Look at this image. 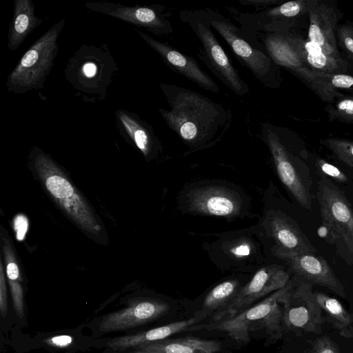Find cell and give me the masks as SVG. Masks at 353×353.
<instances>
[{
	"label": "cell",
	"instance_id": "obj_33",
	"mask_svg": "<svg viewBox=\"0 0 353 353\" xmlns=\"http://www.w3.org/2000/svg\"><path fill=\"white\" fill-rule=\"evenodd\" d=\"M316 164L319 168L326 175L339 182H345L347 181L345 174L337 167L323 160L318 159Z\"/></svg>",
	"mask_w": 353,
	"mask_h": 353
},
{
	"label": "cell",
	"instance_id": "obj_5",
	"mask_svg": "<svg viewBox=\"0 0 353 353\" xmlns=\"http://www.w3.org/2000/svg\"><path fill=\"white\" fill-rule=\"evenodd\" d=\"M65 23L62 19L54 24L23 54L6 79L8 91L23 94L43 88L57 55V40Z\"/></svg>",
	"mask_w": 353,
	"mask_h": 353
},
{
	"label": "cell",
	"instance_id": "obj_31",
	"mask_svg": "<svg viewBox=\"0 0 353 353\" xmlns=\"http://www.w3.org/2000/svg\"><path fill=\"white\" fill-rule=\"evenodd\" d=\"M336 34L340 46L353 59V26H341L336 28Z\"/></svg>",
	"mask_w": 353,
	"mask_h": 353
},
{
	"label": "cell",
	"instance_id": "obj_23",
	"mask_svg": "<svg viewBox=\"0 0 353 353\" xmlns=\"http://www.w3.org/2000/svg\"><path fill=\"white\" fill-rule=\"evenodd\" d=\"M43 20L35 14V6L30 0H14L12 19L9 26L8 48L17 50L26 37Z\"/></svg>",
	"mask_w": 353,
	"mask_h": 353
},
{
	"label": "cell",
	"instance_id": "obj_10",
	"mask_svg": "<svg viewBox=\"0 0 353 353\" xmlns=\"http://www.w3.org/2000/svg\"><path fill=\"white\" fill-rule=\"evenodd\" d=\"M88 10L116 18L128 23L145 29L159 37L168 36L174 32L168 17L170 12L160 4L150 6H125L106 1H87Z\"/></svg>",
	"mask_w": 353,
	"mask_h": 353
},
{
	"label": "cell",
	"instance_id": "obj_4",
	"mask_svg": "<svg viewBox=\"0 0 353 353\" xmlns=\"http://www.w3.org/2000/svg\"><path fill=\"white\" fill-rule=\"evenodd\" d=\"M117 70V62L106 44H83L69 58L64 75L79 97L93 103L105 99Z\"/></svg>",
	"mask_w": 353,
	"mask_h": 353
},
{
	"label": "cell",
	"instance_id": "obj_20",
	"mask_svg": "<svg viewBox=\"0 0 353 353\" xmlns=\"http://www.w3.org/2000/svg\"><path fill=\"white\" fill-rule=\"evenodd\" d=\"M115 119L120 133L129 138L145 158L160 150V141L153 127L138 114L119 108L115 111Z\"/></svg>",
	"mask_w": 353,
	"mask_h": 353
},
{
	"label": "cell",
	"instance_id": "obj_2",
	"mask_svg": "<svg viewBox=\"0 0 353 353\" xmlns=\"http://www.w3.org/2000/svg\"><path fill=\"white\" fill-rule=\"evenodd\" d=\"M294 283L290 280L284 288L232 317L203 325L196 324L187 331L201 329L218 330L227 333L239 343H247L251 332L263 330L272 339H279L287 332L284 322L285 311Z\"/></svg>",
	"mask_w": 353,
	"mask_h": 353
},
{
	"label": "cell",
	"instance_id": "obj_7",
	"mask_svg": "<svg viewBox=\"0 0 353 353\" xmlns=\"http://www.w3.org/2000/svg\"><path fill=\"white\" fill-rule=\"evenodd\" d=\"M241 30L257 49L263 51L279 66L295 73L308 83L309 86L326 101H333L340 97L339 92L325 85L319 79L318 72L308 68L297 53L279 31L263 26L241 23Z\"/></svg>",
	"mask_w": 353,
	"mask_h": 353
},
{
	"label": "cell",
	"instance_id": "obj_15",
	"mask_svg": "<svg viewBox=\"0 0 353 353\" xmlns=\"http://www.w3.org/2000/svg\"><path fill=\"white\" fill-rule=\"evenodd\" d=\"M274 253L289 263L292 270L301 279L299 281L312 286L317 285L325 287L339 296L345 297L343 286L322 256L310 253Z\"/></svg>",
	"mask_w": 353,
	"mask_h": 353
},
{
	"label": "cell",
	"instance_id": "obj_38",
	"mask_svg": "<svg viewBox=\"0 0 353 353\" xmlns=\"http://www.w3.org/2000/svg\"><path fill=\"white\" fill-rule=\"evenodd\" d=\"M73 339L69 335H59L48 338L45 343L56 347L63 348L68 347L72 343Z\"/></svg>",
	"mask_w": 353,
	"mask_h": 353
},
{
	"label": "cell",
	"instance_id": "obj_26",
	"mask_svg": "<svg viewBox=\"0 0 353 353\" xmlns=\"http://www.w3.org/2000/svg\"><path fill=\"white\" fill-rule=\"evenodd\" d=\"M239 290L236 280H228L218 284L205 296L201 310L196 312L194 316L201 321L212 316L228 305Z\"/></svg>",
	"mask_w": 353,
	"mask_h": 353
},
{
	"label": "cell",
	"instance_id": "obj_34",
	"mask_svg": "<svg viewBox=\"0 0 353 353\" xmlns=\"http://www.w3.org/2000/svg\"><path fill=\"white\" fill-rule=\"evenodd\" d=\"M229 253L236 258L248 256L252 251V246L249 241L245 240L239 241L230 247Z\"/></svg>",
	"mask_w": 353,
	"mask_h": 353
},
{
	"label": "cell",
	"instance_id": "obj_16",
	"mask_svg": "<svg viewBox=\"0 0 353 353\" xmlns=\"http://www.w3.org/2000/svg\"><path fill=\"white\" fill-rule=\"evenodd\" d=\"M170 309L169 304L161 300H139L124 309L105 316L99 328L102 332H110L137 327L163 316Z\"/></svg>",
	"mask_w": 353,
	"mask_h": 353
},
{
	"label": "cell",
	"instance_id": "obj_29",
	"mask_svg": "<svg viewBox=\"0 0 353 353\" xmlns=\"http://www.w3.org/2000/svg\"><path fill=\"white\" fill-rule=\"evenodd\" d=\"M312 339L309 341V347L306 353H342L341 348L336 341L328 335L311 333Z\"/></svg>",
	"mask_w": 353,
	"mask_h": 353
},
{
	"label": "cell",
	"instance_id": "obj_32",
	"mask_svg": "<svg viewBox=\"0 0 353 353\" xmlns=\"http://www.w3.org/2000/svg\"><path fill=\"white\" fill-rule=\"evenodd\" d=\"M332 115L347 121H353V97L339 100L332 109Z\"/></svg>",
	"mask_w": 353,
	"mask_h": 353
},
{
	"label": "cell",
	"instance_id": "obj_36",
	"mask_svg": "<svg viewBox=\"0 0 353 353\" xmlns=\"http://www.w3.org/2000/svg\"><path fill=\"white\" fill-rule=\"evenodd\" d=\"M0 305L1 312L3 316H5L7 312V295L6 286L3 264L0 259Z\"/></svg>",
	"mask_w": 353,
	"mask_h": 353
},
{
	"label": "cell",
	"instance_id": "obj_6",
	"mask_svg": "<svg viewBox=\"0 0 353 353\" xmlns=\"http://www.w3.org/2000/svg\"><path fill=\"white\" fill-rule=\"evenodd\" d=\"M179 17L198 38L200 46L197 56L214 75L236 95L248 94V85L241 78L216 38L205 10H181Z\"/></svg>",
	"mask_w": 353,
	"mask_h": 353
},
{
	"label": "cell",
	"instance_id": "obj_3",
	"mask_svg": "<svg viewBox=\"0 0 353 353\" xmlns=\"http://www.w3.org/2000/svg\"><path fill=\"white\" fill-rule=\"evenodd\" d=\"M34 169L51 198L82 230L99 237L103 225L91 205L76 188L66 174L41 150H32Z\"/></svg>",
	"mask_w": 353,
	"mask_h": 353
},
{
	"label": "cell",
	"instance_id": "obj_27",
	"mask_svg": "<svg viewBox=\"0 0 353 353\" xmlns=\"http://www.w3.org/2000/svg\"><path fill=\"white\" fill-rule=\"evenodd\" d=\"M314 294L326 323L340 332H345L351 325L352 314L335 298L316 291Z\"/></svg>",
	"mask_w": 353,
	"mask_h": 353
},
{
	"label": "cell",
	"instance_id": "obj_12",
	"mask_svg": "<svg viewBox=\"0 0 353 353\" xmlns=\"http://www.w3.org/2000/svg\"><path fill=\"white\" fill-rule=\"evenodd\" d=\"M284 322L287 331L296 335L319 334L326 323L318 304L312 285L297 281L294 283L285 311Z\"/></svg>",
	"mask_w": 353,
	"mask_h": 353
},
{
	"label": "cell",
	"instance_id": "obj_17",
	"mask_svg": "<svg viewBox=\"0 0 353 353\" xmlns=\"http://www.w3.org/2000/svg\"><path fill=\"white\" fill-rule=\"evenodd\" d=\"M253 26V25H252ZM269 28L281 32L294 49L302 62L310 70L319 73L347 74L350 65L328 55L318 44L305 39L292 28H286L272 26H258Z\"/></svg>",
	"mask_w": 353,
	"mask_h": 353
},
{
	"label": "cell",
	"instance_id": "obj_1",
	"mask_svg": "<svg viewBox=\"0 0 353 353\" xmlns=\"http://www.w3.org/2000/svg\"><path fill=\"white\" fill-rule=\"evenodd\" d=\"M170 105L159 112L168 128L190 148L200 149L219 142L232 122L230 110L192 90L171 83H159Z\"/></svg>",
	"mask_w": 353,
	"mask_h": 353
},
{
	"label": "cell",
	"instance_id": "obj_39",
	"mask_svg": "<svg viewBox=\"0 0 353 353\" xmlns=\"http://www.w3.org/2000/svg\"><path fill=\"white\" fill-rule=\"evenodd\" d=\"M130 353H157V352H147V351H143V350H139V351H135V352H130Z\"/></svg>",
	"mask_w": 353,
	"mask_h": 353
},
{
	"label": "cell",
	"instance_id": "obj_19",
	"mask_svg": "<svg viewBox=\"0 0 353 353\" xmlns=\"http://www.w3.org/2000/svg\"><path fill=\"white\" fill-rule=\"evenodd\" d=\"M308 14L307 39L321 46L330 57L343 60L340 56L336 37L339 19L336 6L314 0Z\"/></svg>",
	"mask_w": 353,
	"mask_h": 353
},
{
	"label": "cell",
	"instance_id": "obj_9",
	"mask_svg": "<svg viewBox=\"0 0 353 353\" xmlns=\"http://www.w3.org/2000/svg\"><path fill=\"white\" fill-rule=\"evenodd\" d=\"M317 199L323 225L330 239L353 256V210L350 203L330 180L319 182Z\"/></svg>",
	"mask_w": 353,
	"mask_h": 353
},
{
	"label": "cell",
	"instance_id": "obj_24",
	"mask_svg": "<svg viewBox=\"0 0 353 353\" xmlns=\"http://www.w3.org/2000/svg\"><path fill=\"white\" fill-rule=\"evenodd\" d=\"M139 350L157 353H216L221 348L219 342L194 336H185L144 343Z\"/></svg>",
	"mask_w": 353,
	"mask_h": 353
},
{
	"label": "cell",
	"instance_id": "obj_18",
	"mask_svg": "<svg viewBox=\"0 0 353 353\" xmlns=\"http://www.w3.org/2000/svg\"><path fill=\"white\" fill-rule=\"evenodd\" d=\"M241 208L238 194L223 187L200 188L188 196V209L195 213L230 218L237 215Z\"/></svg>",
	"mask_w": 353,
	"mask_h": 353
},
{
	"label": "cell",
	"instance_id": "obj_37",
	"mask_svg": "<svg viewBox=\"0 0 353 353\" xmlns=\"http://www.w3.org/2000/svg\"><path fill=\"white\" fill-rule=\"evenodd\" d=\"M279 0H239L243 6H250L256 8V11L262 10L272 6H277Z\"/></svg>",
	"mask_w": 353,
	"mask_h": 353
},
{
	"label": "cell",
	"instance_id": "obj_21",
	"mask_svg": "<svg viewBox=\"0 0 353 353\" xmlns=\"http://www.w3.org/2000/svg\"><path fill=\"white\" fill-rule=\"evenodd\" d=\"M270 226L277 248L274 252L292 254H314L315 248L303 234L296 224L283 215H274Z\"/></svg>",
	"mask_w": 353,
	"mask_h": 353
},
{
	"label": "cell",
	"instance_id": "obj_13",
	"mask_svg": "<svg viewBox=\"0 0 353 353\" xmlns=\"http://www.w3.org/2000/svg\"><path fill=\"white\" fill-rule=\"evenodd\" d=\"M261 135L270 152L280 180L301 205L310 209V190L293 163L283 141L279 127L268 122L263 123Z\"/></svg>",
	"mask_w": 353,
	"mask_h": 353
},
{
	"label": "cell",
	"instance_id": "obj_28",
	"mask_svg": "<svg viewBox=\"0 0 353 353\" xmlns=\"http://www.w3.org/2000/svg\"><path fill=\"white\" fill-rule=\"evenodd\" d=\"M321 142L339 160L353 168V141L337 138H329L321 141Z\"/></svg>",
	"mask_w": 353,
	"mask_h": 353
},
{
	"label": "cell",
	"instance_id": "obj_11",
	"mask_svg": "<svg viewBox=\"0 0 353 353\" xmlns=\"http://www.w3.org/2000/svg\"><path fill=\"white\" fill-rule=\"evenodd\" d=\"M290 281V275L281 266L272 265L259 269L252 279L239 290L228 305L212 316L210 321L236 315L257 300L284 288Z\"/></svg>",
	"mask_w": 353,
	"mask_h": 353
},
{
	"label": "cell",
	"instance_id": "obj_35",
	"mask_svg": "<svg viewBox=\"0 0 353 353\" xmlns=\"http://www.w3.org/2000/svg\"><path fill=\"white\" fill-rule=\"evenodd\" d=\"M14 230L18 241H23L28 228V221L23 214H18L13 221Z\"/></svg>",
	"mask_w": 353,
	"mask_h": 353
},
{
	"label": "cell",
	"instance_id": "obj_8",
	"mask_svg": "<svg viewBox=\"0 0 353 353\" xmlns=\"http://www.w3.org/2000/svg\"><path fill=\"white\" fill-rule=\"evenodd\" d=\"M212 27L227 43L238 61L270 89L279 88L282 78L279 66L263 51L253 46L240 28L218 11L205 8Z\"/></svg>",
	"mask_w": 353,
	"mask_h": 353
},
{
	"label": "cell",
	"instance_id": "obj_22",
	"mask_svg": "<svg viewBox=\"0 0 353 353\" xmlns=\"http://www.w3.org/2000/svg\"><path fill=\"white\" fill-rule=\"evenodd\" d=\"M200 321L199 319L194 316L188 319L173 322L138 334L114 338L108 343V345L114 350H120L136 347L141 344L163 340L175 334L187 331L189 327Z\"/></svg>",
	"mask_w": 353,
	"mask_h": 353
},
{
	"label": "cell",
	"instance_id": "obj_14",
	"mask_svg": "<svg viewBox=\"0 0 353 353\" xmlns=\"http://www.w3.org/2000/svg\"><path fill=\"white\" fill-rule=\"evenodd\" d=\"M137 33L172 71L183 76L205 90L215 94L220 92L218 84L192 57L181 53L169 43L154 39L141 30H137Z\"/></svg>",
	"mask_w": 353,
	"mask_h": 353
},
{
	"label": "cell",
	"instance_id": "obj_25",
	"mask_svg": "<svg viewBox=\"0 0 353 353\" xmlns=\"http://www.w3.org/2000/svg\"><path fill=\"white\" fill-rule=\"evenodd\" d=\"M2 250L4 255L6 276L10 288L14 307L19 317L23 315V288L21 284V274L12 241L1 230Z\"/></svg>",
	"mask_w": 353,
	"mask_h": 353
},
{
	"label": "cell",
	"instance_id": "obj_30",
	"mask_svg": "<svg viewBox=\"0 0 353 353\" xmlns=\"http://www.w3.org/2000/svg\"><path fill=\"white\" fill-rule=\"evenodd\" d=\"M319 79L329 88L353 90V76L343 73H319Z\"/></svg>",
	"mask_w": 353,
	"mask_h": 353
}]
</instances>
